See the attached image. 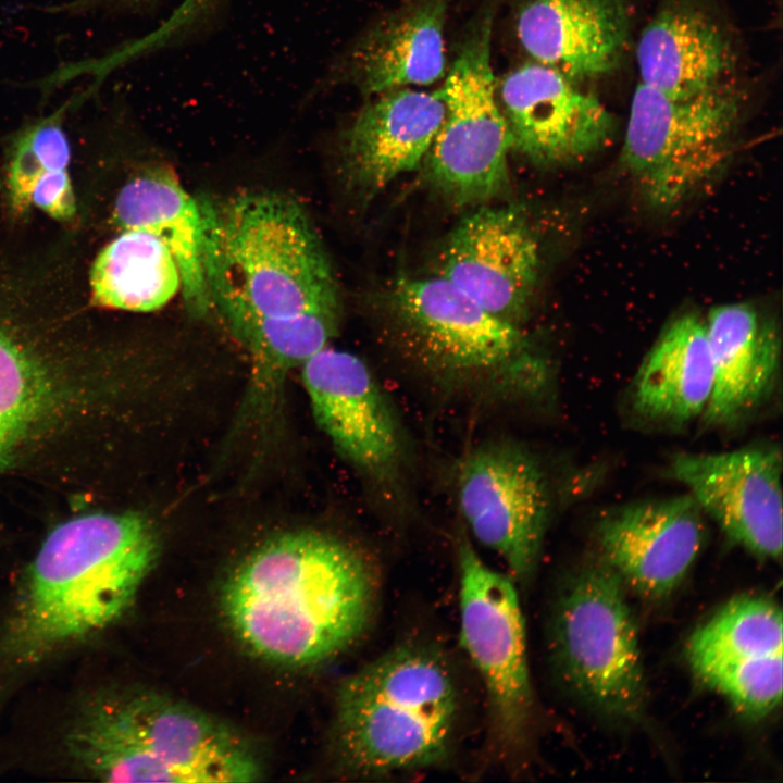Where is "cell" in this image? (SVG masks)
Returning a JSON list of instances; mask_svg holds the SVG:
<instances>
[{
  "instance_id": "cell-1",
  "label": "cell",
  "mask_w": 783,
  "mask_h": 783,
  "mask_svg": "<svg viewBox=\"0 0 783 783\" xmlns=\"http://www.w3.org/2000/svg\"><path fill=\"white\" fill-rule=\"evenodd\" d=\"M380 576L362 549L333 534H277L228 574L221 611L236 639L269 662L308 667L327 661L365 632L376 610Z\"/></svg>"
},
{
  "instance_id": "cell-2",
  "label": "cell",
  "mask_w": 783,
  "mask_h": 783,
  "mask_svg": "<svg viewBox=\"0 0 783 783\" xmlns=\"http://www.w3.org/2000/svg\"><path fill=\"white\" fill-rule=\"evenodd\" d=\"M211 307L228 327L318 313L339 321L337 284L304 209L273 191L197 199Z\"/></svg>"
},
{
  "instance_id": "cell-3",
  "label": "cell",
  "mask_w": 783,
  "mask_h": 783,
  "mask_svg": "<svg viewBox=\"0 0 783 783\" xmlns=\"http://www.w3.org/2000/svg\"><path fill=\"white\" fill-rule=\"evenodd\" d=\"M159 555L141 513L92 512L57 525L30 568L13 645L36 656L109 625L132 605Z\"/></svg>"
},
{
  "instance_id": "cell-4",
  "label": "cell",
  "mask_w": 783,
  "mask_h": 783,
  "mask_svg": "<svg viewBox=\"0 0 783 783\" xmlns=\"http://www.w3.org/2000/svg\"><path fill=\"white\" fill-rule=\"evenodd\" d=\"M388 309L403 351L443 393L514 403L548 387L550 365L521 330L440 275L398 279Z\"/></svg>"
},
{
  "instance_id": "cell-5",
  "label": "cell",
  "mask_w": 783,
  "mask_h": 783,
  "mask_svg": "<svg viewBox=\"0 0 783 783\" xmlns=\"http://www.w3.org/2000/svg\"><path fill=\"white\" fill-rule=\"evenodd\" d=\"M459 709L457 683L442 655L424 644L398 645L341 683L339 757L363 776L438 766L452 749Z\"/></svg>"
},
{
  "instance_id": "cell-6",
  "label": "cell",
  "mask_w": 783,
  "mask_h": 783,
  "mask_svg": "<svg viewBox=\"0 0 783 783\" xmlns=\"http://www.w3.org/2000/svg\"><path fill=\"white\" fill-rule=\"evenodd\" d=\"M70 750L109 782L247 783L260 760L244 737L201 709L154 692L112 695L79 718Z\"/></svg>"
},
{
  "instance_id": "cell-7",
  "label": "cell",
  "mask_w": 783,
  "mask_h": 783,
  "mask_svg": "<svg viewBox=\"0 0 783 783\" xmlns=\"http://www.w3.org/2000/svg\"><path fill=\"white\" fill-rule=\"evenodd\" d=\"M626 588L600 560L562 586L549 624V658L561 684L594 712L619 722L644 712L646 684Z\"/></svg>"
},
{
  "instance_id": "cell-8",
  "label": "cell",
  "mask_w": 783,
  "mask_h": 783,
  "mask_svg": "<svg viewBox=\"0 0 783 783\" xmlns=\"http://www.w3.org/2000/svg\"><path fill=\"white\" fill-rule=\"evenodd\" d=\"M743 109L735 82L687 97L638 83L621 160L646 202L670 210L711 182L731 157Z\"/></svg>"
},
{
  "instance_id": "cell-9",
  "label": "cell",
  "mask_w": 783,
  "mask_h": 783,
  "mask_svg": "<svg viewBox=\"0 0 783 783\" xmlns=\"http://www.w3.org/2000/svg\"><path fill=\"white\" fill-rule=\"evenodd\" d=\"M456 547L461 645L486 692L492 742L510 757L525 744L534 709L521 605L512 577L489 567L464 532Z\"/></svg>"
},
{
  "instance_id": "cell-10",
  "label": "cell",
  "mask_w": 783,
  "mask_h": 783,
  "mask_svg": "<svg viewBox=\"0 0 783 783\" xmlns=\"http://www.w3.org/2000/svg\"><path fill=\"white\" fill-rule=\"evenodd\" d=\"M492 15L463 41L445 75V115L425 157L432 183L458 204H472L508 185L510 132L492 67Z\"/></svg>"
},
{
  "instance_id": "cell-11",
  "label": "cell",
  "mask_w": 783,
  "mask_h": 783,
  "mask_svg": "<svg viewBox=\"0 0 783 783\" xmlns=\"http://www.w3.org/2000/svg\"><path fill=\"white\" fill-rule=\"evenodd\" d=\"M300 368L314 421L337 452L378 492L401 493L407 435L369 365L327 345Z\"/></svg>"
},
{
  "instance_id": "cell-12",
  "label": "cell",
  "mask_w": 783,
  "mask_h": 783,
  "mask_svg": "<svg viewBox=\"0 0 783 783\" xmlns=\"http://www.w3.org/2000/svg\"><path fill=\"white\" fill-rule=\"evenodd\" d=\"M461 515L473 538L512 577L527 581L540 557L550 512L545 473L522 445L497 439L472 448L457 472Z\"/></svg>"
},
{
  "instance_id": "cell-13",
  "label": "cell",
  "mask_w": 783,
  "mask_h": 783,
  "mask_svg": "<svg viewBox=\"0 0 783 783\" xmlns=\"http://www.w3.org/2000/svg\"><path fill=\"white\" fill-rule=\"evenodd\" d=\"M581 84L536 63H524L497 85L512 148L539 165L581 162L609 145L616 119Z\"/></svg>"
},
{
  "instance_id": "cell-14",
  "label": "cell",
  "mask_w": 783,
  "mask_h": 783,
  "mask_svg": "<svg viewBox=\"0 0 783 783\" xmlns=\"http://www.w3.org/2000/svg\"><path fill=\"white\" fill-rule=\"evenodd\" d=\"M671 473L720 530L754 556L782 555V460L773 447L676 453Z\"/></svg>"
},
{
  "instance_id": "cell-15",
  "label": "cell",
  "mask_w": 783,
  "mask_h": 783,
  "mask_svg": "<svg viewBox=\"0 0 783 783\" xmlns=\"http://www.w3.org/2000/svg\"><path fill=\"white\" fill-rule=\"evenodd\" d=\"M704 515L688 494L624 505L596 526L599 560L638 596L658 600L685 579L705 540Z\"/></svg>"
},
{
  "instance_id": "cell-16",
  "label": "cell",
  "mask_w": 783,
  "mask_h": 783,
  "mask_svg": "<svg viewBox=\"0 0 783 783\" xmlns=\"http://www.w3.org/2000/svg\"><path fill=\"white\" fill-rule=\"evenodd\" d=\"M539 246L521 209L484 207L463 219L442 253L440 276L517 325L535 288Z\"/></svg>"
},
{
  "instance_id": "cell-17",
  "label": "cell",
  "mask_w": 783,
  "mask_h": 783,
  "mask_svg": "<svg viewBox=\"0 0 783 783\" xmlns=\"http://www.w3.org/2000/svg\"><path fill=\"white\" fill-rule=\"evenodd\" d=\"M517 37L531 61L582 84L613 73L631 40L624 0H526Z\"/></svg>"
},
{
  "instance_id": "cell-18",
  "label": "cell",
  "mask_w": 783,
  "mask_h": 783,
  "mask_svg": "<svg viewBox=\"0 0 783 783\" xmlns=\"http://www.w3.org/2000/svg\"><path fill=\"white\" fill-rule=\"evenodd\" d=\"M445 115L442 90L398 88L371 97L345 129L341 156L350 186L374 196L425 159Z\"/></svg>"
},
{
  "instance_id": "cell-19",
  "label": "cell",
  "mask_w": 783,
  "mask_h": 783,
  "mask_svg": "<svg viewBox=\"0 0 783 783\" xmlns=\"http://www.w3.org/2000/svg\"><path fill=\"white\" fill-rule=\"evenodd\" d=\"M642 84L687 97L734 82L738 53L730 28L698 0H664L637 40Z\"/></svg>"
},
{
  "instance_id": "cell-20",
  "label": "cell",
  "mask_w": 783,
  "mask_h": 783,
  "mask_svg": "<svg viewBox=\"0 0 783 783\" xmlns=\"http://www.w3.org/2000/svg\"><path fill=\"white\" fill-rule=\"evenodd\" d=\"M444 0H415L371 27L345 53L336 78L373 97L446 75Z\"/></svg>"
},
{
  "instance_id": "cell-21",
  "label": "cell",
  "mask_w": 783,
  "mask_h": 783,
  "mask_svg": "<svg viewBox=\"0 0 783 783\" xmlns=\"http://www.w3.org/2000/svg\"><path fill=\"white\" fill-rule=\"evenodd\" d=\"M704 320L713 387L703 417L711 425H731L771 394L780 369L779 331L773 321L742 302L713 307Z\"/></svg>"
},
{
  "instance_id": "cell-22",
  "label": "cell",
  "mask_w": 783,
  "mask_h": 783,
  "mask_svg": "<svg viewBox=\"0 0 783 783\" xmlns=\"http://www.w3.org/2000/svg\"><path fill=\"white\" fill-rule=\"evenodd\" d=\"M112 217L120 231L142 229L165 245L179 272L186 308L196 316L207 314L212 307L202 264L200 211L176 176L159 167L133 177L117 194Z\"/></svg>"
},
{
  "instance_id": "cell-23",
  "label": "cell",
  "mask_w": 783,
  "mask_h": 783,
  "mask_svg": "<svg viewBox=\"0 0 783 783\" xmlns=\"http://www.w3.org/2000/svg\"><path fill=\"white\" fill-rule=\"evenodd\" d=\"M713 387L705 320L685 313L660 334L633 384L635 408L651 419L687 422L703 415Z\"/></svg>"
},
{
  "instance_id": "cell-24",
  "label": "cell",
  "mask_w": 783,
  "mask_h": 783,
  "mask_svg": "<svg viewBox=\"0 0 783 783\" xmlns=\"http://www.w3.org/2000/svg\"><path fill=\"white\" fill-rule=\"evenodd\" d=\"M89 286L91 301L98 307L152 312L175 297L181 278L173 256L157 236L124 229L98 252Z\"/></svg>"
},
{
  "instance_id": "cell-25",
  "label": "cell",
  "mask_w": 783,
  "mask_h": 783,
  "mask_svg": "<svg viewBox=\"0 0 783 783\" xmlns=\"http://www.w3.org/2000/svg\"><path fill=\"white\" fill-rule=\"evenodd\" d=\"M783 623L771 599L745 595L725 604L692 634L687 659L698 674L720 666H739L782 655Z\"/></svg>"
},
{
  "instance_id": "cell-26",
  "label": "cell",
  "mask_w": 783,
  "mask_h": 783,
  "mask_svg": "<svg viewBox=\"0 0 783 783\" xmlns=\"http://www.w3.org/2000/svg\"><path fill=\"white\" fill-rule=\"evenodd\" d=\"M51 391V380L41 359L0 306V472L44 414Z\"/></svg>"
},
{
  "instance_id": "cell-27",
  "label": "cell",
  "mask_w": 783,
  "mask_h": 783,
  "mask_svg": "<svg viewBox=\"0 0 783 783\" xmlns=\"http://www.w3.org/2000/svg\"><path fill=\"white\" fill-rule=\"evenodd\" d=\"M80 91L52 112L25 124L11 139L7 191L11 209L23 214L30 208V194L45 173L67 170L71 145L64 128L67 110L84 102Z\"/></svg>"
},
{
  "instance_id": "cell-28",
  "label": "cell",
  "mask_w": 783,
  "mask_h": 783,
  "mask_svg": "<svg viewBox=\"0 0 783 783\" xmlns=\"http://www.w3.org/2000/svg\"><path fill=\"white\" fill-rule=\"evenodd\" d=\"M697 676L742 714L765 717L780 706L783 687L782 655L739 666L707 669Z\"/></svg>"
},
{
  "instance_id": "cell-29",
  "label": "cell",
  "mask_w": 783,
  "mask_h": 783,
  "mask_svg": "<svg viewBox=\"0 0 783 783\" xmlns=\"http://www.w3.org/2000/svg\"><path fill=\"white\" fill-rule=\"evenodd\" d=\"M30 204L59 221H70L77 206L67 170L42 174L30 194Z\"/></svg>"
},
{
  "instance_id": "cell-30",
  "label": "cell",
  "mask_w": 783,
  "mask_h": 783,
  "mask_svg": "<svg viewBox=\"0 0 783 783\" xmlns=\"http://www.w3.org/2000/svg\"><path fill=\"white\" fill-rule=\"evenodd\" d=\"M159 0H66L61 4L47 8L52 14L70 17L97 14H130L142 12Z\"/></svg>"
},
{
  "instance_id": "cell-31",
  "label": "cell",
  "mask_w": 783,
  "mask_h": 783,
  "mask_svg": "<svg viewBox=\"0 0 783 783\" xmlns=\"http://www.w3.org/2000/svg\"><path fill=\"white\" fill-rule=\"evenodd\" d=\"M223 0H182V9L189 15L195 17H206L212 15Z\"/></svg>"
}]
</instances>
